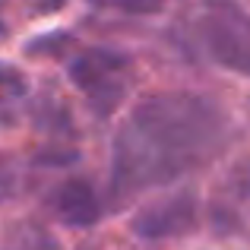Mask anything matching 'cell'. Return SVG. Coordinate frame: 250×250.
Segmentation results:
<instances>
[{
    "label": "cell",
    "mask_w": 250,
    "mask_h": 250,
    "mask_svg": "<svg viewBox=\"0 0 250 250\" xmlns=\"http://www.w3.org/2000/svg\"><path fill=\"white\" fill-rule=\"evenodd\" d=\"M29 117H32V124H35V130H42L51 143H73L76 133H80L70 104L61 102V98H54V95L32 98Z\"/></svg>",
    "instance_id": "cell-6"
},
{
    "label": "cell",
    "mask_w": 250,
    "mask_h": 250,
    "mask_svg": "<svg viewBox=\"0 0 250 250\" xmlns=\"http://www.w3.org/2000/svg\"><path fill=\"white\" fill-rule=\"evenodd\" d=\"M19 190V165L10 155H0V203L13 200Z\"/></svg>",
    "instance_id": "cell-12"
},
{
    "label": "cell",
    "mask_w": 250,
    "mask_h": 250,
    "mask_svg": "<svg viewBox=\"0 0 250 250\" xmlns=\"http://www.w3.org/2000/svg\"><path fill=\"white\" fill-rule=\"evenodd\" d=\"M0 13H3V0H0Z\"/></svg>",
    "instance_id": "cell-17"
},
{
    "label": "cell",
    "mask_w": 250,
    "mask_h": 250,
    "mask_svg": "<svg viewBox=\"0 0 250 250\" xmlns=\"http://www.w3.org/2000/svg\"><path fill=\"white\" fill-rule=\"evenodd\" d=\"M73 165H80V149L70 143H48L32 155V168L38 171H67Z\"/></svg>",
    "instance_id": "cell-7"
},
{
    "label": "cell",
    "mask_w": 250,
    "mask_h": 250,
    "mask_svg": "<svg viewBox=\"0 0 250 250\" xmlns=\"http://www.w3.org/2000/svg\"><path fill=\"white\" fill-rule=\"evenodd\" d=\"M44 212L63 228H92L104 215V203L89 177L70 174L48 190Z\"/></svg>",
    "instance_id": "cell-5"
},
{
    "label": "cell",
    "mask_w": 250,
    "mask_h": 250,
    "mask_svg": "<svg viewBox=\"0 0 250 250\" xmlns=\"http://www.w3.org/2000/svg\"><path fill=\"white\" fill-rule=\"evenodd\" d=\"M67 3V0H42V3H35L38 13H51V10H61V6Z\"/></svg>",
    "instance_id": "cell-15"
},
{
    "label": "cell",
    "mask_w": 250,
    "mask_h": 250,
    "mask_svg": "<svg viewBox=\"0 0 250 250\" xmlns=\"http://www.w3.org/2000/svg\"><path fill=\"white\" fill-rule=\"evenodd\" d=\"M73 48V35L70 32H48V35H38L32 42H25V54L32 57H61Z\"/></svg>",
    "instance_id": "cell-9"
},
{
    "label": "cell",
    "mask_w": 250,
    "mask_h": 250,
    "mask_svg": "<svg viewBox=\"0 0 250 250\" xmlns=\"http://www.w3.org/2000/svg\"><path fill=\"white\" fill-rule=\"evenodd\" d=\"M231 193L250 196V162H244V165H238L231 171Z\"/></svg>",
    "instance_id": "cell-14"
},
{
    "label": "cell",
    "mask_w": 250,
    "mask_h": 250,
    "mask_svg": "<svg viewBox=\"0 0 250 250\" xmlns=\"http://www.w3.org/2000/svg\"><path fill=\"white\" fill-rule=\"evenodd\" d=\"M200 42L222 70L250 80V13L234 0H209L200 19Z\"/></svg>",
    "instance_id": "cell-3"
},
{
    "label": "cell",
    "mask_w": 250,
    "mask_h": 250,
    "mask_svg": "<svg viewBox=\"0 0 250 250\" xmlns=\"http://www.w3.org/2000/svg\"><path fill=\"white\" fill-rule=\"evenodd\" d=\"M228 114L200 92H152L140 98L111 149V196L146 193L177 181L219 149Z\"/></svg>",
    "instance_id": "cell-1"
},
{
    "label": "cell",
    "mask_w": 250,
    "mask_h": 250,
    "mask_svg": "<svg viewBox=\"0 0 250 250\" xmlns=\"http://www.w3.org/2000/svg\"><path fill=\"white\" fill-rule=\"evenodd\" d=\"M130 70L133 61L124 51L95 44V48H80L67 61V80L85 95L95 117H111L127 98Z\"/></svg>",
    "instance_id": "cell-2"
},
{
    "label": "cell",
    "mask_w": 250,
    "mask_h": 250,
    "mask_svg": "<svg viewBox=\"0 0 250 250\" xmlns=\"http://www.w3.org/2000/svg\"><path fill=\"white\" fill-rule=\"evenodd\" d=\"M6 35H10V25H6V22H3V19H0V42H3V38H6Z\"/></svg>",
    "instance_id": "cell-16"
},
{
    "label": "cell",
    "mask_w": 250,
    "mask_h": 250,
    "mask_svg": "<svg viewBox=\"0 0 250 250\" xmlns=\"http://www.w3.org/2000/svg\"><path fill=\"white\" fill-rule=\"evenodd\" d=\"M10 250H57V238L48 228L22 222V225H16L13 234H10Z\"/></svg>",
    "instance_id": "cell-8"
},
{
    "label": "cell",
    "mask_w": 250,
    "mask_h": 250,
    "mask_svg": "<svg viewBox=\"0 0 250 250\" xmlns=\"http://www.w3.org/2000/svg\"><path fill=\"white\" fill-rule=\"evenodd\" d=\"M29 95V80L13 63H0V108Z\"/></svg>",
    "instance_id": "cell-10"
},
{
    "label": "cell",
    "mask_w": 250,
    "mask_h": 250,
    "mask_svg": "<svg viewBox=\"0 0 250 250\" xmlns=\"http://www.w3.org/2000/svg\"><path fill=\"white\" fill-rule=\"evenodd\" d=\"M200 228V200L193 190H171L143 203L130 219V231L140 241H174Z\"/></svg>",
    "instance_id": "cell-4"
},
{
    "label": "cell",
    "mask_w": 250,
    "mask_h": 250,
    "mask_svg": "<svg viewBox=\"0 0 250 250\" xmlns=\"http://www.w3.org/2000/svg\"><path fill=\"white\" fill-rule=\"evenodd\" d=\"M209 219H212V228H215V231H219V234H231V231H238V215H234V209H228V206H222V203H219V206H212V209H209Z\"/></svg>",
    "instance_id": "cell-13"
},
{
    "label": "cell",
    "mask_w": 250,
    "mask_h": 250,
    "mask_svg": "<svg viewBox=\"0 0 250 250\" xmlns=\"http://www.w3.org/2000/svg\"><path fill=\"white\" fill-rule=\"evenodd\" d=\"M98 6H111L117 13H127V16H155L168 6V0H92Z\"/></svg>",
    "instance_id": "cell-11"
}]
</instances>
